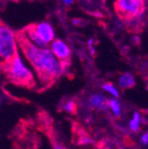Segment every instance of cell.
<instances>
[{
  "label": "cell",
  "instance_id": "6",
  "mask_svg": "<svg viewBox=\"0 0 148 149\" xmlns=\"http://www.w3.org/2000/svg\"><path fill=\"white\" fill-rule=\"evenodd\" d=\"M32 27L37 36L42 40V42L46 46H48L49 44H52L55 40V32H54L52 25L49 22H40V23L32 25Z\"/></svg>",
  "mask_w": 148,
  "mask_h": 149
},
{
  "label": "cell",
  "instance_id": "12",
  "mask_svg": "<svg viewBox=\"0 0 148 149\" xmlns=\"http://www.w3.org/2000/svg\"><path fill=\"white\" fill-rule=\"evenodd\" d=\"M109 108L111 109V111L113 112V114L116 117H120L121 115V105L120 102L117 98H111L109 100Z\"/></svg>",
  "mask_w": 148,
  "mask_h": 149
},
{
  "label": "cell",
  "instance_id": "11",
  "mask_svg": "<svg viewBox=\"0 0 148 149\" xmlns=\"http://www.w3.org/2000/svg\"><path fill=\"white\" fill-rule=\"evenodd\" d=\"M140 124H141V114L139 112H135L133 118L130 121V128L133 132L137 133L140 128Z\"/></svg>",
  "mask_w": 148,
  "mask_h": 149
},
{
  "label": "cell",
  "instance_id": "3",
  "mask_svg": "<svg viewBox=\"0 0 148 149\" xmlns=\"http://www.w3.org/2000/svg\"><path fill=\"white\" fill-rule=\"evenodd\" d=\"M18 38L8 26L0 25V56L2 62H7L18 55Z\"/></svg>",
  "mask_w": 148,
  "mask_h": 149
},
{
  "label": "cell",
  "instance_id": "8",
  "mask_svg": "<svg viewBox=\"0 0 148 149\" xmlns=\"http://www.w3.org/2000/svg\"><path fill=\"white\" fill-rule=\"evenodd\" d=\"M89 105L92 108H95L101 111H106L109 108V100L102 93H93L88 98Z\"/></svg>",
  "mask_w": 148,
  "mask_h": 149
},
{
  "label": "cell",
  "instance_id": "9",
  "mask_svg": "<svg viewBox=\"0 0 148 149\" xmlns=\"http://www.w3.org/2000/svg\"><path fill=\"white\" fill-rule=\"evenodd\" d=\"M136 85V80L133 74L131 72H124L120 76L119 80H118V86L122 90H126V89H131L135 87Z\"/></svg>",
  "mask_w": 148,
  "mask_h": 149
},
{
  "label": "cell",
  "instance_id": "5",
  "mask_svg": "<svg viewBox=\"0 0 148 149\" xmlns=\"http://www.w3.org/2000/svg\"><path fill=\"white\" fill-rule=\"evenodd\" d=\"M50 50L64 68L68 66L71 62V49L63 40H55L50 46Z\"/></svg>",
  "mask_w": 148,
  "mask_h": 149
},
{
  "label": "cell",
  "instance_id": "10",
  "mask_svg": "<svg viewBox=\"0 0 148 149\" xmlns=\"http://www.w3.org/2000/svg\"><path fill=\"white\" fill-rule=\"evenodd\" d=\"M60 108L63 111H65L66 113L72 114V115H76L77 112H78V106H77V102L75 100H64Z\"/></svg>",
  "mask_w": 148,
  "mask_h": 149
},
{
  "label": "cell",
  "instance_id": "13",
  "mask_svg": "<svg viewBox=\"0 0 148 149\" xmlns=\"http://www.w3.org/2000/svg\"><path fill=\"white\" fill-rule=\"evenodd\" d=\"M102 88L104 89V90L106 91V92L110 93V94H111V95L113 96V97H115V98L119 97V92H118L117 88H116V87L114 86V85H113L112 83L103 84Z\"/></svg>",
  "mask_w": 148,
  "mask_h": 149
},
{
  "label": "cell",
  "instance_id": "15",
  "mask_svg": "<svg viewBox=\"0 0 148 149\" xmlns=\"http://www.w3.org/2000/svg\"><path fill=\"white\" fill-rule=\"evenodd\" d=\"M75 0H62V2L64 3L65 5H72L74 3Z\"/></svg>",
  "mask_w": 148,
  "mask_h": 149
},
{
  "label": "cell",
  "instance_id": "7",
  "mask_svg": "<svg viewBox=\"0 0 148 149\" xmlns=\"http://www.w3.org/2000/svg\"><path fill=\"white\" fill-rule=\"evenodd\" d=\"M73 133H74V137H73V142L77 145H87L92 143V139L90 136L86 133V130L82 127L80 124L77 122H74L73 124Z\"/></svg>",
  "mask_w": 148,
  "mask_h": 149
},
{
  "label": "cell",
  "instance_id": "14",
  "mask_svg": "<svg viewBox=\"0 0 148 149\" xmlns=\"http://www.w3.org/2000/svg\"><path fill=\"white\" fill-rule=\"evenodd\" d=\"M140 143H141V145H143V146H146V145L148 144V130L144 135H142L141 139H140Z\"/></svg>",
  "mask_w": 148,
  "mask_h": 149
},
{
  "label": "cell",
  "instance_id": "4",
  "mask_svg": "<svg viewBox=\"0 0 148 149\" xmlns=\"http://www.w3.org/2000/svg\"><path fill=\"white\" fill-rule=\"evenodd\" d=\"M115 9L121 18L134 20L141 16L144 9V0H116Z\"/></svg>",
  "mask_w": 148,
  "mask_h": 149
},
{
  "label": "cell",
  "instance_id": "1",
  "mask_svg": "<svg viewBox=\"0 0 148 149\" xmlns=\"http://www.w3.org/2000/svg\"><path fill=\"white\" fill-rule=\"evenodd\" d=\"M19 47L37 74L39 81L45 86L56 82L64 72L65 68L48 48H39L33 45L23 31L17 34Z\"/></svg>",
  "mask_w": 148,
  "mask_h": 149
},
{
  "label": "cell",
  "instance_id": "16",
  "mask_svg": "<svg viewBox=\"0 0 148 149\" xmlns=\"http://www.w3.org/2000/svg\"><path fill=\"white\" fill-rule=\"evenodd\" d=\"M146 88H147V90H148V82H147V86H146Z\"/></svg>",
  "mask_w": 148,
  "mask_h": 149
},
{
  "label": "cell",
  "instance_id": "2",
  "mask_svg": "<svg viewBox=\"0 0 148 149\" xmlns=\"http://www.w3.org/2000/svg\"><path fill=\"white\" fill-rule=\"evenodd\" d=\"M2 70L6 79L17 86L31 89L35 87V80L32 72L24 64L20 54L7 62H2Z\"/></svg>",
  "mask_w": 148,
  "mask_h": 149
}]
</instances>
